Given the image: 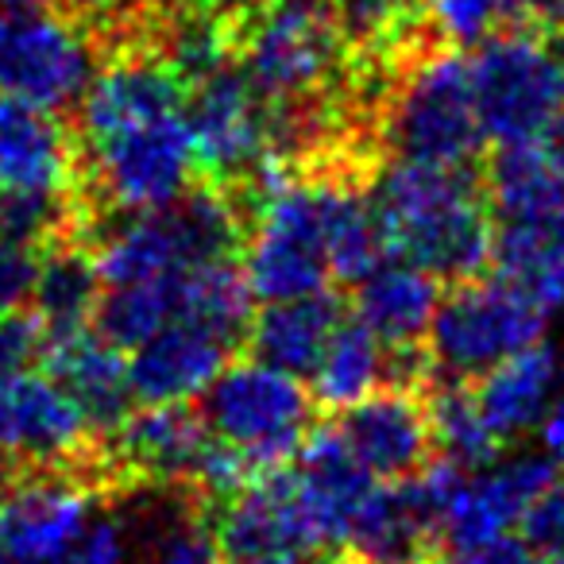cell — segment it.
<instances>
[{
  "label": "cell",
  "instance_id": "cell-39",
  "mask_svg": "<svg viewBox=\"0 0 564 564\" xmlns=\"http://www.w3.org/2000/svg\"><path fill=\"white\" fill-rule=\"evenodd\" d=\"M12 4H55V0H12Z\"/></svg>",
  "mask_w": 564,
  "mask_h": 564
},
{
  "label": "cell",
  "instance_id": "cell-12",
  "mask_svg": "<svg viewBox=\"0 0 564 564\" xmlns=\"http://www.w3.org/2000/svg\"><path fill=\"white\" fill-rule=\"evenodd\" d=\"M0 194L86 197L78 132L58 112L0 97Z\"/></svg>",
  "mask_w": 564,
  "mask_h": 564
},
{
  "label": "cell",
  "instance_id": "cell-28",
  "mask_svg": "<svg viewBox=\"0 0 564 564\" xmlns=\"http://www.w3.org/2000/svg\"><path fill=\"white\" fill-rule=\"evenodd\" d=\"M522 541L538 564H564V471L530 502L522 518Z\"/></svg>",
  "mask_w": 564,
  "mask_h": 564
},
{
  "label": "cell",
  "instance_id": "cell-30",
  "mask_svg": "<svg viewBox=\"0 0 564 564\" xmlns=\"http://www.w3.org/2000/svg\"><path fill=\"white\" fill-rule=\"evenodd\" d=\"M43 345H47V333L35 317L20 314V310L0 314V379L32 368L43 356Z\"/></svg>",
  "mask_w": 564,
  "mask_h": 564
},
{
  "label": "cell",
  "instance_id": "cell-21",
  "mask_svg": "<svg viewBox=\"0 0 564 564\" xmlns=\"http://www.w3.org/2000/svg\"><path fill=\"white\" fill-rule=\"evenodd\" d=\"M340 325V302L329 291L302 294V299L267 302L248 322L243 337L251 340L256 360L286 371V376H310L329 345L333 329Z\"/></svg>",
  "mask_w": 564,
  "mask_h": 564
},
{
  "label": "cell",
  "instance_id": "cell-6",
  "mask_svg": "<svg viewBox=\"0 0 564 564\" xmlns=\"http://www.w3.org/2000/svg\"><path fill=\"white\" fill-rule=\"evenodd\" d=\"M202 422L209 433L248 460L251 471L282 468L306 441L314 422V394L299 376L263 360L225 364L202 391Z\"/></svg>",
  "mask_w": 564,
  "mask_h": 564
},
{
  "label": "cell",
  "instance_id": "cell-29",
  "mask_svg": "<svg viewBox=\"0 0 564 564\" xmlns=\"http://www.w3.org/2000/svg\"><path fill=\"white\" fill-rule=\"evenodd\" d=\"M40 248L17 236L0 232V314H12L32 299Z\"/></svg>",
  "mask_w": 564,
  "mask_h": 564
},
{
  "label": "cell",
  "instance_id": "cell-20",
  "mask_svg": "<svg viewBox=\"0 0 564 564\" xmlns=\"http://www.w3.org/2000/svg\"><path fill=\"white\" fill-rule=\"evenodd\" d=\"M561 352L538 340V345L522 348V352L495 364L491 371H484L468 391L491 437L499 445H510V441H522L530 430H538L553 394L561 391Z\"/></svg>",
  "mask_w": 564,
  "mask_h": 564
},
{
  "label": "cell",
  "instance_id": "cell-38",
  "mask_svg": "<svg viewBox=\"0 0 564 564\" xmlns=\"http://www.w3.org/2000/svg\"><path fill=\"white\" fill-rule=\"evenodd\" d=\"M9 460H4V456H0V491H4V484H9Z\"/></svg>",
  "mask_w": 564,
  "mask_h": 564
},
{
  "label": "cell",
  "instance_id": "cell-14",
  "mask_svg": "<svg viewBox=\"0 0 564 564\" xmlns=\"http://www.w3.org/2000/svg\"><path fill=\"white\" fill-rule=\"evenodd\" d=\"M553 476L556 460L541 453H518L510 460L495 456L484 468L460 471L441 514V538L448 545L507 538L514 525H522L530 502L545 491Z\"/></svg>",
  "mask_w": 564,
  "mask_h": 564
},
{
  "label": "cell",
  "instance_id": "cell-31",
  "mask_svg": "<svg viewBox=\"0 0 564 564\" xmlns=\"http://www.w3.org/2000/svg\"><path fill=\"white\" fill-rule=\"evenodd\" d=\"M433 564H538L525 541L491 538V541H471V545H448V553Z\"/></svg>",
  "mask_w": 564,
  "mask_h": 564
},
{
  "label": "cell",
  "instance_id": "cell-19",
  "mask_svg": "<svg viewBox=\"0 0 564 564\" xmlns=\"http://www.w3.org/2000/svg\"><path fill=\"white\" fill-rule=\"evenodd\" d=\"M40 360L47 364V376L70 391L97 437H109L132 414L135 394L128 383V360L101 333L74 329L63 337H47Z\"/></svg>",
  "mask_w": 564,
  "mask_h": 564
},
{
  "label": "cell",
  "instance_id": "cell-8",
  "mask_svg": "<svg viewBox=\"0 0 564 564\" xmlns=\"http://www.w3.org/2000/svg\"><path fill=\"white\" fill-rule=\"evenodd\" d=\"M0 456L9 468H89L109 491L101 437L58 379L17 371L0 379Z\"/></svg>",
  "mask_w": 564,
  "mask_h": 564
},
{
  "label": "cell",
  "instance_id": "cell-35",
  "mask_svg": "<svg viewBox=\"0 0 564 564\" xmlns=\"http://www.w3.org/2000/svg\"><path fill=\"white\" fill-rule=\"evenodd\" d=\"M194 12H205V17H220L228 24H243L256 9H263L267 0H186Z\"/></svg>",
  "mask_w": 564,
  "mask_h": 564
},
{
  "label": "cell",
  "instance_id": "cell-4",
  "mask_svg": "<svg viewBox=\"0 0 564 564\" xmlns=\"http://www.w3.org/2000/svg\"><path fill=\"white\" fill-rule=\"evenodd\" d=\"M471 97L484 135L533 143L564 109V51L538 28H499L468 58Z\"/></svg>",
  "mask_w": 564,
  "mask_h": 564
},
{
  "label": "cell",
  "instance_id": "cell-16",
  "mask_svg": "<svg viewBox=\"0 0 564 564\" xmlns=\"http://www.w3.org/2000/svg\"><path fill=\"white\" fill-rule=\"evenodd\" d=\"M240 340L197 322H171L132 348L128 383L132 394L148 406H174V402L202 399V391L220 376L232 348Z\"/></svg>",
  "mask_w": 564,
  "mask_h": 564
},
{
  "label": "cell",
  "instance_id": "cell-22",
  "mask_svg": "<svg viewBox=\"0 0 564 564\" xmlns=\"http://www.w3.org/2000/svg\"><path fill=\"white\" fill-rule=\"evenodd\" d=\"M97 299H101V274L89 251V236H63L43 243L32 299H28L43 333L63 337V333L86 329L94 322Z\"/></svg>",
  "mask_w": 564,
  "mask_h": 564
},
{
  "label": "cell",
  "instance_id": "cell-32",
  "mask_svg": "<svg viewBox=\"0 0 564 564\" xmlns=\"http://www.w3.org/2000/svg\"><path fill=\"white\" fill-rule=\"evenodd\" d=\"M63 564H128V541L120 522L89 525L86 538L74 545V553Z\"/></svg>",
  "mask_w": 564,
  "mask_h": 564
},
{
  "label": "cell",
  "instance_id": "cell-33",
  "mask_svg": "<svg viewBox=\"0 0 564 564\" xmlns=\"http://www.w3.org/2000/svg\"><path fill=\"white\" fill-rule=\"evenodd\" d=\"M514 17L538 32H564V0H514Z\"/></svg>",
  "mask_w": 564,
  "mask_h": 564
},
{
  "label": "cell",
  "instance_id": "cell-24",
  "mask_svg": "<svg viewBox=\"0 0 564 564\" xmlns=\"http://www.w3.org/2000/svg\"><path fill=\"white\" fill-rule=\"evenodd\" d=\"M310 379H314V402L329 410H345L360 402L364 394L394 383V352H387L360 322L340 317Z\"/></svg>",
  "mask_w": 564,
  "mask_h": 564
},
{
  "label": "cell",
  "instance_id": "cell-7",
  "mask_svg": "<svg viewBox=\"0 0 564 564\" xmlns=\"http://www.w3.org/2000/svg\"><path fill=\"white\" fill-rule=\"evenodd\" d=\"M97 47L89 32L55 4L0 9V89L40 109H66L94 78Z\"/></svg>",
  "mask_w": 564,
  "mask_h": 564
},
{
  "label": "cell",
  "instance_id": "cell-11",
  "mask_svg": "<svg viewBox=\"0 0 564 564\" xmlns=\"http://www.w3.org/2000/svg\"><path fill=\"white\" fill-rule=\"evenodd\" d=\"M213 445L202 414L174 406H148L128 414L109 437H101V460L109 484H148V487H189Z\"/></svg>",
  "mask_w": 564,
  "mask_h": 564
},
{
  "label": "cell",
  "instance_id": "cell-17",
  "mask_svg": "<svg viewBox=\"0 0 564 564\" xmlns=\"http://www.w3.org/2000/svg\"><path fill=\"white\" fill-rule=\"evenodd\" d=\"M291 460V479L299 487V499L317 533V545L340 549L356 510H360V502L368 499V491L379 479H371L360 468V460L348 453L337 430H310Z\"/></svg>",
  "mask_w": 564,
  "mask_h": 564
},
{
  "label": "cell",
  "instance_id": "cell-34",
  "mask_svg": "<svg viewBox=\"0 0 564 564\" xmlns=\"http://www.w3.org/2000/svg\"><path fill=\"white\" fill-rule=\"evenodd\" d=\"M538 430H541V445H545V453L564 464V391L553 394V402H549V410L538 422Z\"/></svg>",
  "mask_w": 564,
  "mask_h": 564
},
{
  "label": "cell",
  "instance_id": "cell-9",
  "mask_svg": "<svg viewBox=\"0 0 564 564\" xmlns=\"http://www.w3.org/2000/svg\"><path fill=\"white\" fill-rule=\"evenodd\" d=\"M105 484L89 468H12L0 491V549L9 564H63L89 530Z\"/></svg>",
  "mask_w": 564,
  "mask_h": 564
},
{
  "label": "cell",
  "instance_id": "cell-27",
  "mask_svg": "<svg viewBox=\"0 0 564 564\" xmlns=\"http://www.w3.org/2000/svg\"><path fill=\"white\" fill-rule=\"evenodd\" d=\"M425 12L448 47H476L514 20V0H425Z\"/></svg>",
  "mask_w": 564,
  "mask_h": 564
},
{
  "label": "cell",
  "instance_id": "cell-10",
  "mask_svg": "<svg viewBox=\"0 0 564 564\" xmlns=\"http://www.w3.org/2000/svg\"><path fill=\"white\" fill-rule=\"evenodd\" d=\"M186 128L197 171L236 194L274 151L271 112L232 66L186 86Z\"/></svg>",
  "mask_w": 564,
  "mask_h": 564
},
{
  "label": "cell",
  "instance_id": "cell-2",
  "mask_svg": "<svg viewBox=\"0 0 564 564\" xmlns=\"http://www.w3.org/2000/svg\"><path fill=\"white\" fill-rule=\"evenodd\" d=\"M368 197L387 256L410 259L433 279L453 282L484 274L491 263V202L468 166L394 159L376 174Z\"/></svg>",
  "mask_w": 564,
  "mask_h": 564
},
{
  "label": "cell",
  "instance_id": "cell-36",
  "mask_svg": "<svg viewBox=\"0 0 564 564\" xmlns=\"http://www.w3.org/2000/svg\"><path fill=\"white\" fill-rule=\"evenodd\" d=\"M541 148H545L549 166H553V174L561 178V186H564V109H561V117L549 124V132L541 135Z\"/></svg>",
  "mask_w": 564,
  "mask_h": 564
},
{
  "label": "cell",
  "instance_id": "cell-23",
  "mask_svg": "<svg viewBox=\"0 0 564 564\" xmlns=\"http://www.w3.org/2000/svg\"><path fill=\"white\" fill-rule=\"evenodd\" d=\"M325 17L348 55L383 63L387 70L425 47L430 28L425 0H325Z\"/></svg>",
  "mask_w": 564,
  "mask_h": 564
},
{
  "label": "cell",
  "instance_id": "cell-13",
  "mask_svg": "<svg viewBox=\"0 0 564 564\" xmlns=\"http://www.w3.org/2000/svg\"><path fill=\"white\" fill-rule=\"evenodd\" d=\"M333 430L360 460V468L379 484L414 476L433 456L430 402L422 399L417 387L387 383L364 394L360 402L345 406Z\"/></svg>",
  "mask_w": 564,
  "mask_h": 564
},
{
  "label": "cell",
  "instance_id": "cell-26",
  "mask_svg": "<svg viewBox=\"0 0 564 564\" xmlns=\"http://www.w3.org/2000/svg\"><path fill=\"white\" fill-rule=\"evenodd\" d=\"M220 545L202 499L194 491L171 510H159L148 564H217Z\"/></svg>",
  "mask_w": 564,
  "mask_h": 564
},
{
  "label": "cell",
  "instance_id": "cell-5",
  "mask_svg": "<svg viewBox=\"0 0 564 564\" xmlns=\"http://www.w3.org/2000/svg\"><path fill=\"white\" fill-rule=\"evenodd\" d=\"M545 325L549 310L538 306L522 286L502 274H471L437 302V314L425 333V360L448 376V383L479 379L507 356L538 345Z\"/></svg>",
  "mask_w": 564,
  "mask_h": 564
},
{
  "label": "cell",
  "instance_id": "cell-25",
  "mask_svg": "<svg viewBox=\"0 0 564 564\" xmlns=\"http://www.w3.org/2000/svg\"><path fill=\"white\" fill-rule=\"evenodd\" d=\"M430 425H433V448H441V460L456 468H484L499 456V441L479 417L471 391L464 383H445L430 394Z\"/></svg>",
  "mask_w": 564,
  "mask_h": 564
},
{
  "label": "cell",
  "instance_id": "cell-15",
  "mask_svg": "<svg viewBox=\"0 0 564 564\" xmlns=\"http://www.w3.org/2000/svg\"><path fill=\"white\" fill-rule=\"evenodd\" d=\"M217 545L225 556H251V553H306L314 556L317 533L310 514L299 499L291 471L271 468L251 476L240 491H232L220 507Z\"/></svg>",
  "mask_w": 564,
  "mask_h": 564
},
{
  "label": "cell",
  "instance_id": "cell-3",
  "mask_svg": "<svg viewBox=\"0 0 564 564\" xmlns=\"http://www.w3.org/2000/svg\"><path fill=\"white\" fill-rule=\"evenodd\" d=\"M379 132L394 159L433 166H471L484 148L468 58L456 47L410 51L391 66V86L379 101Z\"/></svg>",
  "mask_w": 564,
  "mask_h": 564
},
{
  "label": "cell",
  "instance_id": "cell-1",
  "mask_svg": "<svg viewBox=\"0 0 564 564\" xmlns=\"http://www.w3.org/2000/svg\"><path fill=\"white\" fill-rule=\"evenodd\" d=\"M101 55V70L78 97L82 186L97 209H163L186 194L197 171L186 82L148 40L117 43Z\"/></svg>",
  "mask_w": 564,
  "mask_h": 564
},
{
  "label": "cell",
  "instance_id": "cell-37",
  "mask_svg": "<svg viewBox=\"0 0 564 564\" xmlns=\"http://www.w3.org/2000/svg\"><path fill=\"white\" fill-rule=\"evenodd\" d=\"M228 564H310L306 553H251V556H228Z\"/></svg>",
  "mask_w": 564,
  "mask_h": 564
},
{
  "label": "cell",
  "instance_id": "cell-18",
  "mask_svg": "<svg viewBox=\"0 0 564 564\" xmlns=\"http://www.w3.org/2000/svg\"><path fill=\"white\" fill-rule=\"evenodd\" d=\"M441 279L399 256H383L360 282H352L356 322L387 352H422L425 333L441 302Z\"/></svg>",
  "mask_w": 564,
  "mask_h": 564
}]
</instances>
